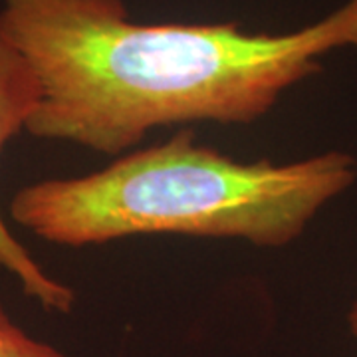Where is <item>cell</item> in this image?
<instances>
[{"label":"cell","instance_id":"4","mask_svg":"<svg viewBox=\"0 0 357 357\" xmlns=\"http://www.w3.org/2000/svg\"><path fill=\"white\" fill-rule=\"evenodd\" d=\"M0 357H66L58 347L22 330L0 302Z\"/></svg>","mask_w":357,"mask_h":357},{"label":"cell","instance_id":"5","mask_svg":"<svg viewBox=\"0 0 357 357\" xmlns=\"http://www.w3.org/2000/svg\"><path fill=\"white\" fill-rule=\"evenodd\" d=\"M347 328H349L351 337L357 342V300L351 304L349 312H347Z\"/></svg>","mask_w":357,"mask_h":357},{"label":"cell","instance_id":"1","mask_svg":"<svg viewBox=\"0 0 357 357\" xmlns=\"http://www.w3.org/2000/svg\"><path fill=\"white\" fill-rule=\"evenodd\" d=\"M0 26L38 77L26 133L119 157L157 128L256 123L324 56L357 50V0L290 32L141 24L123 0H2Z\"/></svg>","mask_w":357,"mask_h":357},{"label":"cell","instance_id":"3","mask_svg":"<svg viewBox=\"0 0 357 357\" xmlns=\"http://www.w3.org/2000/svg\"><path fill=\"white\" fill-rule=\"evenodd\" d=\"M40 103V84L22 52L13 44L0 26V153L6 143L26 131L30 117ZM0 270L18 280L22 292L40 306L70 314L76 294L64 282L50 274L32 258L24 244L14 238L0 215Z\"/></svg>","mask_w":357,"mask_h":357},{"label":"cell","instance_id":"2","mask_svg":"<svg viewBox=\"0 0 357 357\" xmlns=\"http://www.w3.org/2000/svg\"><path fill=\"white\" fill-rule=\"evenodd\" d=\"M356 181V157L345 151L290 163L238 161L178 128L100 171L26 185L10 201V217L42 241L70 248L147 234L282 248Z\"/></svg>","mask_w":357,"mask_h":357}]
</instances>
